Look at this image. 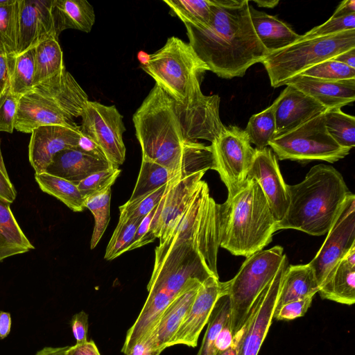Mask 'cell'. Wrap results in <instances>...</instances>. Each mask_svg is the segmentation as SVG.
I'll return each mask as SVG.
<instances>
[{
  "instance_id": "cell-40",
  "label": "cell",
  "mask_w": 355,
  "mask_h": 355,
  "mask_svg": "<svg viewBox=\"0 0 355 355\" xmlns=\"http://www.w3.org/2000/svg\"><path fill=\"white\" fill-rule=\"evenodd\" d=\"M35 48H31L15 57L10 79V89L16 94L24 95L34 86Z\"/></svg>"
},
{
  "instance_id": "cell-39",
  "label": "cell",
  "mask_w": 355,
  "mask_h": 355,
  "mask_svg": "<svg viewBox=\"0 0 355 355\" xmlns=\"http://www.w3.org/2000/svg\"><path fill=\"white\" fill-rule=\"evenodd\" d=\"M141 221L120 212L119 222L106 248L104 256L106 260H112L128 251Z\"/></svg>"
},
{
  "instance_id": "cell-57",
  "label": "cell",
  "mask_w": 355,
  "mask_h": 355,
  "mask_svg": "<svg viewBox=\"0 0 355 355\" xmlns=\"http://www.w3.org/2000/svg\"><path fill=\"white\" fill-rule=\"evenodd\" d=\"M333 60L340 62L355 69V48L345 51L334 58Z\"/></svg>"
},
{
  "instance_id": "cell-24",
  "label": "cell",
  "mask_w": 355,
  "mask_h": 355,
  "mask_svg": "<svg viewBox=\"0 0 355 355\" xmlns=\"http://www.w3.org/2000/svg\"><path fill=\"white\" fill-rule=\"evenodd\" d=\"M114 166L108 161L69 148L54 155L46 173L67 180L77 185L91 174Z\"/></svg>"
},
{
  "instance_id": "cell-3",
  "label": "cell",
  "mask_w": 355,
  "mask_h": 355,
  "mask_svg": "<svg viewBox=\"0 0 355 355\" xmlns=\"http://www.w3.org/2000/svg\"><path fill=\"white\" fill-rule=\"evenodd\" d=\"M210 276L214 275L197 248L190 242L173 245L155 259L147 285L148 295L139 315L127 331L121 352L125 355L154 328L164 310L191 279L203 282Z\"/></svg>"
},
{
  "instance_id": "cell-12",
  "label": "cell",
  "mask_w": 355,
  "mask_h": 355,
  "mask_svg": "<svg viewBox=\"0 0 355 355\" xmlns=\"http://www.w3.org/2000/svg\"><path fill=\"white\" fill-rule=\"evenodd\" d=\"M216 171L228 191L234 196L244 185L254 155L244 130L236 125L225 126L211 144Z\"/></svg>"
},
{
  "instance_id": "cell-42",
  "label": "cell",
  "mask_w": 355,
  "mask_h": 355,
  "mask_svg": "<svg viewBox=\"0 0 355 355\" xmlns=\"http://www.w3.org/2000/svg\"><path fill=\"white\" fill-rule=\"evenodd\" d=\"M168 184L132 202L127 201L119 207L120 212L125 213L130 218L142 220L159 205L166 191Z\"/></svg>"
},
{
  "instance_id": "cell-5",
  "label": "cell",
  "mask_w": 355,
  "mask_h": 355,
  "mask_svg": "<svg viewBox=\"0 0 355 355\" xmlns=\"http://www.w3.org/2000/svg\"><path fill=\"white\" fill-rule=\"evenodd\" d=\"M219 246L247 257L268 245L277 232L267 198L255 179H247L234 196L218 205Z\"/></svg>"
},
{
  "instance_id": "cell-4",
  "label": "cell",
  "mask_w": 355,
  "mask_h": 355,
  "mask_svg": "<svg viewBox=\"0 0 355 355\" xmlns=\"http://www.w3.org/2000/svg\"><path fill=\"white\" fill-rule=\"evenodd\" d=\"M289 204L276 230L293 229L313 236L327 234L350 192L334 167L315 165L298 184H287Z\"/></svg>"
},
{
  "instance_id": "cell-45",
  "label": "cell",
  "mask_w": 355,
  "mask_h": 355,
  "mask_svg": "<svg viewBox=\"0 0 355 355\" xmlns=\"http://www.w3.org/2000/svg\"><path fill=\"white\" fill-rule=\"evenodd\" d=\"M21 96L12 93L10 87L0 94V132H13Z\"/></svg>"
},
{
  "instance_id": "cell-18",
  "label": "cell",
  "mask_w": 355,
  "mask_h": 355,
  "mask_svg": "<svg viewBox=\"0 0 355 355\" xmlns=\"http://www.w3.org/2000/svg\"><path fill=\"white\" fill-rule=\"evenodd\" d=\"M205 173L200 172L168 183L150 225V232L159 239V244L168 238Z\"/></svg>"
},
{
  "instance_id": "cell-35",
  "label": "cell",
  "mask_w": 355,
  "mask_h": 355,
  "mask_svg": "<svg viewBox=\"0 0 355 355\" xmlns=\"http://www.w3.org/2000/svg\"><path fill=\"white\" fill-rule=\"evenodd\" d=\"M244 131L250 142L256 146L255 148L263 149L268 147L276 135L273 103L261 112L253 114Z\"/></svg>"
},
{
  "instance_id": "cell-56",
  "label": "cell",
  "mask_w": 355,
  "mask_h": 355,
  "mask_svg": "<svg viewBox=\"0 0 355 355\" xmlns=\"http://www.w3.org/2000/svg\"><path fill=\"white\" fill-rule=\"evenodd\" d=\"M355 13V1L345 0L336 9L332 17H342Z\"/></svg>"
},
{
  "instance_id": "cell-22",
  "label": "cell",
  "mask_w": 355,
  "mask_h": 355,
  "mask_svg": "<svg viewBox=\"0 0 355 355\" xmlns=\"http://www.w3.org/2000/svg\"><path fill=\"white\" fill-rule=\"evenodd\" d=\"M284 85L292 86L312 97L327 110L341 108L355 100V78L327 80L299 74Z\"/></svg>"
},
{
  "instance_id": "cell-20",
  "label": "cell",
  "mask_w": 355,
  "mask_h": 355,
  "mask_svg": "<svg viewBox=\"0 0 355 355\" xmlns=\"http://www.w3.org/2000/svg\"><path fill=\"white\" fill-rule=\"evenodd\" d=\"M51 1L19 0L17 55L49 37L59 38L54 29Z\"/></svg>"
},
{
  "instance_id": "cell-53",
  "label": "cell",
  "mask_w": 355,
  "mask_h": 355,
  "mask_svg": "<svg viewBox=\"0 0 355 355\" xmlns=\"http://www.w3.org/2000/svg\"><path fill=\"white\" fill-rule=\"evenodd\" d=\"M67 355H101L98 349L93 340L82 344L69 346Z\"/></svg>"
},
{
  "instance_id": "cell-44",
  "label": "cell",
  "mask_w": 355,
  "mask_h": 355,
  "mask_svg": "<svg viewBox=\"0 0 355 355\" xmlns=\"http://www.w3.org/2000/svg\"><path fill=\"white\" fill-rule=\"evenodd\" d=\"M355 29V13L342 17H331L321 25L315 26L301 36L303 39L324 37Z\"/></svg>"
},
{
  "instance_id": "cell-31",
  "label": "cell",
  "mask_w": 355,
  "mask_h": 355,
  "mask_svg": "<svg viewBox=\"0 0 355 355\" xmlns=\"http://www.w3.org/2000/svg\"><path fill=\"white\" fill-rule=\"evenodd\" d=\"M35 179L40 189L63 202L75 212L85 209V198L74 183L46 172L35 174Z\"/></svg>"
},
{
  "instance_id": "cell-52",
  "label": "cell",
  "mask_w": 355,
  "mask_h": 355,
  "mask_svg": "<svg viewBox=\"0 0 355 355\" xmlns=\"http://www.w3.org/2000/svg\"><path fill=\"white\" fill-rule=\"evenodd\" d=\"M76 148L98 159L107 160L100 147L85 135H81Z\"/></svg>"
},
{
  "instance_id": "cell-50",
  "label": "cell",
  "mask_w": 355,
  "mask_h": 355,
  "mask_svg": "<svg viewBox=\"0 0 355 355\" xmlns=\"http://www.w3.org/2000/svg\"><path fill=\"white\" fill-rule=\"evenodd\" d=\"M162 352L151 335L146 334L140 338L125 355H159Z\"/></svg>"
},
{
  "instance_id": "cell-59",
  "label": "cell",
  "mask_w": 355,
  "mask_h": 355,
  "mask_svg": "<svg viewBox=\"0 0 355 355\" xmlns=\"http://www.w3.org/2000/svg\"><path fill=\"white\" fill-rule=\"evenodd\" d=\"M69 346L51 347H46L38 351L35 355H67Z\"/></svg>"
},
{
  "instance_id": "cell-27",
  "label": "cell",
  "mask_w": 355,
  "mask_h": 355,
  "mask_svg": "<svg viewBox=\"0 0 355 355\" xmlns=\"http://www.w3.org/2000/svg\"><path fill=\"white\" fill-rule=\"evenodd\" d=\"M318 290L315 272L309 263L288 266L283 275L274 313L288 302L313 297Z\"/></svg>"
},
{
  "instance_id": "cell-29",
  "label": "cell",
  "mask_w": 355,
  "mask_h": 355,
  "mask_svg": "<svg viewBox=\"0 0 355 355\" xmlns=\"http://www.w3.org/2000/svg\"><path fill=\"white\" fill-rule=\"evenodd\" d=\"M33 249L15 218L10 204L0 200V262Z\"/></svg>"
},
{
  "instance_id": "cell-7",
  "label": "cell",
  "mask_w": 355,
  "mask_h": 355,
  "mask_svg": "<svg viewBox=\"0 0 355 355\" xmlns=\"http://www.w3.org/2000/svg\"><path fill=\"white\" fill-rule=\"evenodd\" d=\"M218 205L211 197L207 182L201 180L166 240L156 247L155 259L162 257L173 245L190 242L200 252L212 274L219 278L217 270L220 247Z\"/></svg>"
},
{
  "instance_id": "cell-6",
  "label": "cell",
  "mask_w": 355,
  "mask_h": 355,
  "mask_svg": "<svg viewBox=\"0 0 355 355\" xmlns=\"http://www.w3.org/2000/svg\"><path fill=\"white\" fill-rule=\"evenodd\" d=\"M88 101L86 92L65 68L21 96L15 129L31 133L43 125H77L73 119L80 116Z\"/></svg>"
},
{
  "instance_id": "cell-54",
  "label": "cell",
  "mask_w": 355,
  "mask_h": 355,
  "mask_svg": "<svg viewBox=\"0 0 355 355\" xmlns=\"http://www.w3.org/2000/svg\"><path fill=\"white\" fill-rule=\"evenodd\" d=\"M233 336L230 329V321H228L220 331L216 340L218 351H223L230 347L232 343Z\"/></svg>"
},
{
  "instance_id": "cell-47",
  "label": "cell",
  "mask_w": 355,
  "mask_h": 355,
  "mask_svg": "<svg viewBox=\"0 0 355 355\" xmlns=\"http://www.w3.org/2000/svg\"><path fill=\"white\" fill-rule=\"evenodd\" d=\"M157 206L146 216L139 225L128 251L142 247L153 242L156 239L150 232V225Z\"/></svg>"
},
{
  "instance_id": "cell-1",
  "label": "cell",
  "mask_w": 355,
  "mask_h": 355,
  "mask_svg": "<svg viewBox=\"0 0 355 355\" xmlns=\"http://www.w3.org/2000/svg\"><path fill=\"white\" fill-rule=\"evenodd\" d=\"M220 98L206 96L200 86L183 102L155 85L132 116L142 158L160 164L178 180L215 170L211 145L225 126L219 115Z\"/></svg>"
},
{
  "instance_id": "cell-13",
  "label": "cell",
  "mask_w": 355,
  "mask_h": 355,
  "mask_svg": "<svg viewBox=\"0 0 355 355\" xmlns=\"http://www.w3.org/2000/svg\"><path fill=\"white\" fill-rule=\"evenodd\" d=\"M80 130L101 149L107 160L119 167L125 159L123 134L125 131L123 116L115 105H105L88 101L80 116Z\"/></svg>"
},
{
  "instance_id": "cell-26",
  "label": "cell",
  "mask_w": 355,
  "mask_h": 355,
  "mask_svg": "<svg viewBox=\"0 0 355 355\" xmlns=\"http://www.w3.org/2000/svg\"><path fill=\"white\" fill-rule=\"evenodd\" d=\"M51 14L58 37L69 28L89 33L95 22L94 8L86 0H52Z\"/></svg>"
},
{
  "instance_id": "cell-21",
  "label": "cell",
  "mask_w": 355,
  "mask_h": 355,
  "mask_svg": "<svg viewBox=\"0 0 355 355\" xmlns=\"http://www.w3.org/2000/svg\"><path fill=\"white\" fill-rule=\"evenodd\" d=\"M272 103L275 106V137L327 110L312 97L290 85H286Z\"/></svg>"
},
{
  "instance_id": "cell-14",
  "label": "cell",
  "mask_w": 355,
  "mask_h": 355,
  "mask_svg": "<svg viewBox=\"0 0 355 355\" xmlns=\"http://www.w3.org/2000/svg\"><path fill=\"white\" fill-rule=\"evenodd\" d=\"M355 245V196L344 200L320 250L309 263L319 288L335 265Z\"/></svg>"
},
{
  "instance_id": "cell-17",
  "label": "cell",
  "mask_w": 355,
  "mask_h": 355,
  "mask_svg": "<svg viewBox=\"0 0 355 355\" xmlns=\"http://www.w3.org/2000/svg\"><path fill=\"white\" fill-rule=\"evenodd\" d=\"M252 178L260 184L275 220L280 221L287 211L289 196L277 156L270 148H255L247 179Z\"/></svg>"
},
{
  "instance_id": "cell-23",
  "label": "cell",
  "mask_w": 355,
  "mask_h": 355,
  "mask_svg": "<svg viewBox=\"0 0 355 355\" xmlns=\"http://www.w3.org/2000/svg\"><path fill=\"white\" fill-rule=\"evenodd\" d=\"M201 283L197 279H191L184 289L166 307L154 328L148 334L151 335L162 352L172 346L175 334L191 306Z\"/></svg>"
},
{
  "instance_id": "cell-36",
  "label": "cell",
  "mask_w": 355,
  "mask_h": 355,
  "mask_svg": "<svg viewBox=\"0 0 355 355\" xmlns=\"http://www.w3.org/2000/svg\"><path fill=\"white\" fill-rule=\"evenodd\" d=\"M326 128L330 136L343 148L351 150L355 145V118L343 112L341 108L327 110L324 112Z\"/></svg>"
},
{
  "instance_id": "cell-61",
  "label": "cell",
  "mask_w": 355,
  "mask_h": 355,
  "mask_svg": "<svg viewBox=\"0 0 355 355\" xmlns=\"http://www.w3.org/2000/svg\"><path fill=\"white\" fill-rule=\"evenodd\" d=\"M137 58L141 65H145L148 63L150 59V54L146 53L143 51H140L137 54Z\"/></svg>"
},
{
  "instance_id": "cell-8",
  "label": "cell",
  "mask_w": 355,
  "mask_h": 355,
  "mask_svg": "<svg viewBox=\"0 0 355 355\" xmlns=\"http://www.w3.org/2000/svg\"><path fill=\"white\" fill-rule=\"evenodd\" d=\"M352 48H355V29L324 37H300L295 43L269 53L261 63L270 85L279 87L306 69Z\"/></svg>"
},
{
  "instance_id": "cell-41",
  "label": "cell",
  "mask_w": 355,
  "mask_h": 355,
  "mask_svg": "<svg viewBox=\"0 0 355 355\" xmlns=\"http://www.w3.org/2000/svg\"><path fill=\"white\" fill-rule=\"evenodd\" d=\"M300 74L327 80H341L355 78V69L330 59L306 69Z\"/></svg>"
},
{
  "instance_id": "cell-43",
  "label": "cell",
  "mask_w": 355,
  "mask_h": 355,
  "mask_svg": "<svg viewBox=\"0 0 355 355\" xmlns=\"http://www.w3.org/2000/svg\"><path fill=\"white\" fill-rule=\"evenodd\" d=\"M119 167L112 166L109 168L95 172L77 184V187L84 198L100 191L109 186H112L120 175Z\"/></svg>"
},
{
  "instance_id": "cell-58",
  "label": "cell",
  "mask_w": 355,
  "mask_h": 355,
  "mask_svg": "<svg viewBox=\"0 0 355 355\" xmlns=\"http://www.w3.org/2000/svg\"><path fill=\"white\" fill-rule=\"evenodd\" d=\"M11 316L8 312H0V339H3L8 336L11 329Z\"/></svg>"
},
{
  "instance_id": "cell-28",
  "label": "cell",
  "mask_w": 355,
  "mask_h": 355,
  "mask_svg": "<svg viewBox=\"0 0 355 355\" xmlns=\"http://www.w3.org/2000/svg\"><path fill=\"white\" fill-rule=\"evenodd\" d=\"M321 298L346 305L355 302V266L343 257L335 265L319 288Z\"/></svg>"
},
{
  "instance_id": "cell-11",
  "label": "cell",
  "mask_w": 355,
  "mask_h": 355,
  "mask_svg": "<svg viewBox=\"0 0 355 355\" xmlns=\"http://www.w3.org/2000/svg\"><path fill=\"white\" fill-rule=\"evenodd\" d=\"M324 112L275 137L270 142L269 146L279 160L334 163L349 153L350 150L340 146L329 134Z\"/></svg>"
},
{
  "instance_id": "cell-51",
  "label": "cell",
  "mask_w": 355,
  "mask_h": 355,
  "mask_svg": "<svg viewBox=\"0 0 355 355\" xmlns=\"http://www.w3.org/2000/svg\"><path fill=\"white\" fill-rule=\"evenodd\" d=\"M15 60L8 56L0 44V94L10 87V79Z\"/></svg>"
},
{
  "instance_id": "cell-37",
  "label": "cell",
  "mask_w": 355,
  "mask_h": 355,
  "mask_svg": "<svg viewBox=\"0 0 355 355\" xmlns=\"http://www.w3.org/2000/svg\"><path fill=\"white\" fill-rule=\"evenodd\" d=\"M18 33L19 0H11L0 6V44L12 60L17 55Z\"/></svg>"
},
{
  "instance_id": "cell-49",
  "label": "cell",
  "mask_w": 355,
  "mask_h": 355,
  "mask_svg": "<svg viewBox=\"0 0 355 355\" xmlns=\"http://www.w3.org/2000/svg\"><path fill=\"white\" fill-rule=\"evenodd\" d=\"M76 344H82L87 341L88 315L81 311L73 315L70 322Z\"/></svg>"
},
{
  "instance_id": "cell-9",
  "label": "cell",
  "mask_w": 355,
  "mask_h": 355,
  "mask_svg": "<svg viewBox=\"0 0 355 355\" xmlns=\"http://www.w3.org/2000/svg\"><path fill=\"white\" fill-rule=\"evenodd\" d=\"M141 68L166 94L180 102L200 86L202 74L209 71L189 44L175 36L150 54L149 61Z\"/></svg>"
},
{
  "instance_id": "cell-33",
  "label": "cell",
  "mask_w": 355,
  "mask_h": 355,
  "mask_svg": "<svg viewBox=\"0 0 355 355\" xmlns=\"http://www.w3.org/2000/svg\"><path fill=\"white\" fill-rule=\"evenodd\" d=\"M230 298L227 293H225L218 299L214 306L201 346L196 355H216V338L223 326L230 321Z\"/></svg>"
},
{
  "instance_id": "cell-34",
  "label": "cell",
  "mask_w": 355,
  "mask_h": 355,
  "mask_svg": "<svg viewBox=\"0 0 355 355\" xmlns=\"http://www.w3.org/2000/svg\"><path fill=\"white\" fill-rule=\"evenodd\" d=\"M184 24L207 26L211 19V0H164Z\"/></svg>"
},
{
  "instance_id": "cell-15",
  "label": "cell",
  "mask_w": 355,
  "mask_h": 355,
  "mask_svg": "<svg viewBox=\"0 0 355 355\" xmlns=\"http://www.w3.org/2000/svg\"><path fill=\"white\" fill-rule=\"evenodd\" d=\"M288 266L286 255L274 278L255 300L246 320L238 355H258L272 324L284 272Z\"/></svg>"
},
{
  "instance_id": "cell-2",
  "label": "cell",
  "mask_w": 355,
  "mask_h": 355,
  "mask_svg": "<svg viewBox=\"0 0 355 355\" xmlns=\"http://www.w3.org/2000/svg\"><path fill=\"white\" fill-rule=\"evenodd\" d=\"M211 19L206 27L184 24L189 44L218 77H243L269 54L254 30L248 0H211Z\"/></svg>"
},
{
  "instance_id": "cell-10",
  "label": "cell",
  "mask_w": 355,
  "mask_h": 355,
  "mask_svg": "<svg viewBox=\"0 0 355 355\" xmlns=\"http://www.w3.org/2000/svg\"><path fill=\"white\" fill-rule=\"evenodd\" d=\"M285 256L280 245L258 251L247 257L236 275L225 282L231 302L232 336L245 323L255 300L274 278Z\"/></svg>"
},
{
  "instance_id": "cell-38",
  "label": "cell",
  "mask_w": 355,
  "mask_h": 355,
  "mask_svg": "<svg viewBox=\"0 0 355 355\" xmlns=\"http://www.w3.org/2000/svg\"><path fill=\"white\" fill-rule=\"evenodd\" d=\"M111 186L85 198V207L93 214L94 227L90 248L94 249L103 235L110 221Z\"/></svg>"
},
{
  "instance_id": "cell-46",
  "label": "cell",
  "mask_w": 355,
  "mask_h": 355,
  "mask_svg": "<svg viewBox=\"0 0 355 355\" xmlns=\"http://www.w3.org/2000/svg\"><path fill=\"white\" fill-rule=\"evenodd\" d=\"M312 300L313 297H309L288 302L274 313L273 318L278 320H291L302 317L311 306Z\"/></svg>"
},
{
  "instance_id": "cell-55",
  "label": "cell",
  "mask_w": 355,
  "mask_h": 355,
  "mask_svg": "<svg viewBox=\"0 0 355 355\" xmlns=\"http://www.w3.org/2000/svg\"><path fill=\"white\" fill-rule=\"evenodd\" d=\"M244 331L245 326L243 324L242 328L233 336L231 346L223 351H218L216 355H238L239 348Z\"/></svg>"
},
{
  "instance_id": "cell-16",
  "label": "cell",
  "mask_w": 355,
  "mask_h": 355,
  "mask_svg": "<svg viewBox=\"0 0 355 355\" xmlns=\"http://www.w3.org/2000/svg\"><path fill=\"white\" fill-rule=\"evenodd\" d=\"M227 293L226 283L210 276L201 283L194 301L173 338L172 346L195 347L218 299Z\"/></svg>"
},
{
  "instance_id": "cell-30",
  "label": "cell",
  "mask_w": 355,
  "mask_h": 355,
  "mask_svg": "<svg viewBox=\"0 0 355 355\" xmlns=\"http://www.w3.org/2000/svg\"><path fill=\"white\" fill-rule=\"evenodd\" d=\"M34 48V85L56 76L65 69L58 39L49 37L39 42Z\"/></svg>"
},
{
  "instance_id": "cell-60",
  "label": "cell",
  "mask_w": 355,
  "mask_h": 355,
  "mask_svg": "<svg viewBox=\"0 0 355 355\" xmlns=\"http://www.w3.org/2000/svg\"><path fill=\"white\" fill-rule=\"evenodd\" d=\"M253 1L256 3L259 7L267 8H274L279 3L278 0H254Z\"/></svg>"
},
{
  "instance_id": "cell-32",
  "label": "cell",
  "mask_w": 355,
  "mask_h": 355,
  "mask_svg": "<svg viewBox=\"0 0 355 355\" xmlns=\"http://www.w3.org/2000/svg\"><path fill=\"white\" fill-rule=\"evenodd\" d=\"M175 180L178 179L166 168L142 158L137 180L128 202H132Z\"/></svg>"
},
{
  "instance_id": "cell-19",
  "label": "cell",
  "mask_w": 355,
  "mask_h": 355,
  "mask_svg": "<svg viewBox=\"0 0 355 355\" xmlns=\"http://www.w3.org/2000/svg\"><path fill=\"white\" fill-rule=\"evenodd\" d=\"M81 135L78 125H48L33 130L28 144V159L35 174L44 173L60 151L76 148Z\"/></svg>"
},
{
  "instance_id": "cell-48",
  "label": "cell",
  "mask_w": 355,
  "mask_h": 355,
  "mask_svg": "<svg viewBox=\"0 0 355 355\" xmlns=\"http://www.w3.org/2000/svg\"><path fill=\"white\" fill-rule=\"evenodd\" d=\"M16 197V189L9 178L3 159L0 139V200L11 205Z\"/></svg>"
},
{
  "instance_id": "cell-25",
  "label": "cell",
  "mask_w": 355,
  "mask_h": 355,
  "mask_svg": "<svg viewBox=\"0 0 355 355\" xmlns=\"http://www.w3.org/2000/svg\"><path fill=\"white\" fill-rule=\"evenodd\" d=\"M250 19L259 41L269 53L282 49L300 39L301 35L277 17L249 5Z\"/></svg>"
}]
</instances>
